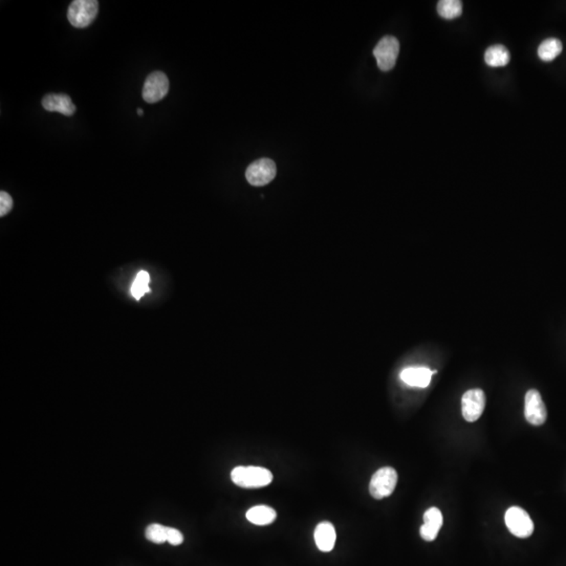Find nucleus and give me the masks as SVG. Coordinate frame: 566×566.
Listing matches in <instances>:
<instances>
[{"instance_id":"obj_19","label":"nucleus","mask_w":566,"mask_h":566,"mask_svg":"<svg viewBox=\"0 0 566 566\" xmlns=\"http://www.w3.org/2000/svg\"><path fill=\"white\" fill-rule=\"evenodd\" d=\"M167 532L168 528L162 526V524L154 523L147 526L145 536L150 542H154L156 544H162L167 542Z\"/></svg>"},{"instance_id":"obj_5","label":"nucleus","mask_w":566,"mask_h":566,"mask_svg":"<svg viewBox=\"0 0 566 566\" xmlns=\"http://www.w3.org/2000/svg\"><path fill=\"white\" fill-rule=\"evenodd\" d=\"M508 531L518 538H528L533 534L534 523L531 517L519 506H512L504 516Z\"/></svg>"},{"instance_id":"obj_20","label":"nucleus","mask_w":566,"mask_h":566,"mask_svg":"<svg viewBox=\"0 0 566 566\" xmlns=\"http://www.w3.org/2000/svg\"><path fill=\"white\" fill-rule=\"evenodd\" d=\"M13 208V198L8 192H0V216L7 215Z\"/></svg>"},{"instance_id":"obj_11","label":"nucleus","mask_w":566,"mask_h":566,"mask_svg":"<svg viewBox=\"0 0 566 566\" xmlns=\"http://www.w3.org/2000/svg\"><path fill=\"white\" fill-rule=\"evenodd\" d=\"M43 106L45 110L51 113H59L67 117L73 116L75 106L71 97L63 93H51L43 99Z\"/></svg>"},{"instance_id":"obj_8","label":"nucleus","mask_w":566,"mask_h":566,"mask_svg":"<svg viewBox=\"0 0 566 566\" xmlns=\"http://www.w3.org/2000/svg\"><path fill=\"white\" fill-rule=\"evenodd\" d=\"M486 407V395L482 389H471L462 399V416L467 422H476Z\"/></svg>"},{"instance_id":"obj_17","label":"nucleus","mask_w":566,"mask_h":566,"mask_svg":"<svg viewBox=\"0 0 566 566\" xmlns=\"http://www.w3.org/2000/svg\"><path fill=\"white\" fill-rule=\"evenodd\" d=\"M462 12V3L460 0H440L438 3V13L447 21L460 17Z\"/></svg>"},{"instance_id":"obj_7","label":"nucleus","mask_w":566,"mask_h":566,"mask_svg":"<svg viewBox=\"0 0 566 566\" xmlns=\"http://www.w3.org/2000/svg\"><path fill=\"white\" fill-rule=\"evenodd\" d=\"M276 172L277 169L273 161L270 158H260L248 167L246 178L252 186H264L275 178Z\"/></svg>"},{"instance_id":"obj_10","label":"nucleus","mask_w":566,"mask_h":566,"mask_svg":"<svg viewBox=\"0 0 566 566\" xmlns=\"http://www.w3.org/2000/svg\"><path fill=\"white\" fill-rule=\"evenodd\" d=\"M442 526L443 515L440 508H428L424 514V524L421 526V537L426 541L436 540Z\"/></svg>"},{"instance_id":"obj_9","label":"nucleus","mask_w":566,"mask_h":566,"mask_svg":"<svg viewBox=\"0 0 566 566\" xmlns=\"http://www.w3.org/2000/svg\"><path fill=\"white\" fill-rule=\"evenodd\" d=\"M524 415L526 420L533 426H541L545 423L547 416L546 407L542 401L541 394L536 389H531L526 392Z\"/></svg>"},{"instance_id":"obj_6","label":"nucleus","mask_w":566,"mask_h":566,"mask_svg":"<svg viewBox=\"0 0 566 566\" xmlns=\"http://www.w3.org/2000/svg\"><path fill=\"white\" fill-rule=\"evenodd\" d=\"M169 91V80L163 71H154L147 77L143 86L142 96L145 102L154 104L164 99Z\"/></svg>"},{"instance_id":"obj_15","label":"nucleus","mask_w":566,"mask_h":566,"mask_svg":"<svg viewBox=\"0 0 566 566\" xmlns=\"http://www.w3.org/2000/svg\"><path fill=\"white\" fill-rule=\"evenodd\" d=\"M511 60V56L504 45H493L484 53V61L488 67H506Z\"/></svg>"},{"instance_id":"obj_22","label":"nucleus","mask_w":566,"mask_h":566,"mask_svg":"<svg viewBox=\"0 0 566 566\" xmlns=\"http://www.w3.org/2000/svg\"><path fill=\"white\" fill-rule=\"evenodd\" d=\"M138 115H139V116L142 117L143 115H144V110H143L142 108H139L138 109Z\"/></svg>"},{"instance_id":"obj_2","label":"nucleus","mask_w":566,"mask_h":566,"mask_svg":"<svg viewBox=\"0 0 566 566\" xmlns=\"http://www.w3.org/2000/svg\"><path fill=\"white\" fill-rule=\"evenodd\" d=\"M98 11L97 0H75L69 5L67 18L73 27L84 29L96 19Z\"/></svg>"},{"instance_id":"obj_3","label":"nucleus","mask_w":566,"mask_h":566,"mask_svg":"<svg viewBox=\"0 0 566 566\" xmlns=\"http://www.w3.org/2000/svg\"><path fill=\"white\" fill-rule=\"evenodd\" d=\"M398 482V473L391 467H384L373 474L369 484V493L375 499L388 497L394 491Z\"/></svg>"},{"instance_id":"obj_1","label":"nucleus","mask_w":566,"mask_h":566,"mask_svg":"<svg viewBox=\"0 0 566 566\" xmlns=\"http://www.w3.org/2000/svg\"><path fill=\"white\" fill-rule=\"evenodd\" d=\"M231 478L232 482L240 488H257L269 486L273 480V474L261 467L239 466L233 469Z\"/></svg>"},{"instance_id":"obj_14","label":"nucleus","mask_w":566,"mask_h":566,"mask_svg":"<svg viewBox=\"0 0 566 566\" xmlns=\"http://www.w3.org/2000/svg\"><path fill=\"white\" fill-rule=\"evenodd\" d=\"M247 519L256 526H268L275 521L277 514L271 506H256L247 512Z\"/></svg>"},{"instance_id":"obj_18","label":"nucleus","mask_w":566,"mask_h":566,"mask_svg":"<svg viewBox=\"0 0 566 566\" xmlns=\"http://www.w3.org/2000/svg\"><path fill=\"white\" fill-rule=\"evenodd\" d=\"M149 274L142 271L137 275L134 283L131 285V295L134 296L137 300L141 299L145 294L148 293L149 290Z\"/></svg>"},{"instance_id":"obj_12","label":"nucleus","mask_w":566,"mask_h":566,"mask_svg":"<svg viewBox=\"0 0 566 566\" xmlns=\"http://www.w3.org/2000/svg\"><path fill=\"white\" fill-rule=\"evenodd\" d=\"M436 373L427 367H408L401 373V380L409 386L426 388L430 384L431 377Z\"/></svg>"},{"instance_id":"obj_13","label":"nucleus","mask_w":566,"mask_h":566,"mask_svg":"<svg viewBox=\"0 0 566 566\" xmlns=\"http://www.w3.org/2000/svg\"><path fill=\"white\" fill-rule=\"evenodd\" d=\"M335 531L333 524L329 521L318 524L315 530V542L318 549L325 553L333 551L335 543Z\"/></svg>"},{"instance_id":"obj_4","label":"nucleus","mask_w":566,"mask_h":566,"mask_svg":"<svg viewBox=\"0 0 566 566\" xmlns=\"http://www.w3.org/2000/svg\"><path fill=\"white\" fill-rule=\"evenodd\" d=\"M400 53V43L392 36L382 38L373 49V56L377 59V67L381 71H388L394 67Z\"/></svg>"},{"instance_id":"obj_21","label":"nucleus","mask_w":566,"mask_h":566,"mask_svg":"<svg viewBox=\"0 0 566 566\" xmlns=\"http://www.w3.org/2000/svg\"><path fill=\"white\" fill-rule=\"evenodd\" d=\"M184 541V536L178 530L174 528H168L167 532V542L172 544V545H180Z\"/></svg>"},{"instance_id":"obj_16","label":"nucleus","mask_w":566,"mask_h":566,"mask_svg":"<svg viewBox=\"0 0 566 566\" xmlns=\"http://www.w3.org/2000/svg\"><path fill=\"white\" fill-rule=\"evenodd\" d=\"M563 47L562 43L557 38H549L544 40L538 47V56L544 62H551L555 60L561 54Z\"/></svg>"}]
</instances>
